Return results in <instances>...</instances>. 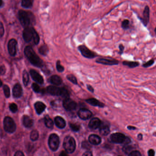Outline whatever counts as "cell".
<instances>
[{"label": "cell", "instance_id": "4fadbf2b", "mask_svg": "<svg viewBox=\"0 0 156 156\" xmlns=\"http://www.w3.org/2000/svg\"><path fill=\"white\" fill-rule=\"evenodd\" d=\"M17 42L16 39H13L9 40L8 43V50L11 56H15L17 52Z\"/></svg>", "mask_w": 156, "mask_h": 156}, {"label": "cell", "instance_id": "bcb514c9", "mask_svg": "<svg viewBox=\"0 0 156 156\" xmlns=\"http://www.w3.org/2000/svg\"><path fill=\"white\" fill-rule=\"evenodd\" d=\"M148 155L149 156H154L155 155V151L153 149L149 150L148 152Z\"/></svg>", "mask_w": 156, "mask_h": 156}, {"label": "cell", "instance_id": "52a82bcc", "mask_svg": "<svg viewBox=\"0 0 156 156\" xmlns=\"http://www.w3.org/2000/svg\"><path fill=\"white\" fill-rule=\"evenodd\" d=\"M48 143L50 149L52 151H56L60 145V139L58 136L55 134H52L50 135Z\"/></svg>", "mask_w": 156, "mask_h": 156}, {"label": "cell", "instance_id": "9a60e30c", "mask_svg": "<svg viewBox=\"0 0 156 156\" xmlns=\"http://www.w3.org/2000/svg\"><path fill=\"white\" fill-rule=\"evenodd\" d=\"M30 73L33 79L36 82L39 84H43L44 83V79L42 76L36 71L34 70H31Z\"/></svg>", "mask_w": 156, "mask_h": 156}, {"label": "cell", "instance_id": "ab89813d", "mask_svg": "<svg viewBox=\"0 0 156 156\" xmlns=\"http://www.w3.org/2000/svg\"><path fill=\"white\" fill-rule=\"evenodd\" d=\"M155 60L154 59H152L151 60L148 61L147 62H146L143 65V66L144 67L147 68L148 67H150L151 66H152L154 63Z\"/></svg>", "mask_w": 156, "mask_h": 156}, {"label": "cell", "instance_id": "8d00e7d4", "mask_svg": "<svg viewBox=\"0 0 156 156\" xmlns=\"http://www.w3.org/2000/svg\"><path fill=\"white\" fill-rule=\"evenodd\" d=\"M56 69L57 71L60 72H62L64 71V67L60 64V60H58L56 62Z\"/></svg>", "mask_w": 156, "mask_h": 156}, {"label": "cell", "instance_id": "836d02e7", "mask_svg": "<svg viewBox=\"0 0 156 156\" xmlns=\"http://www.w3.org/2000/svg\"><path fill=\"white\" fill-rule=\"evenodd\" d=\"M68 80L74 84H77V81L76 77L73 75L70 74L67 76Z\"/></svg>", "mask_w": 156, "mask_h": 156}, {"label": "cell", "instance_id": "3957f363", "mask_svg": "<svg viewBox=\"0 0 156 156\" xmlns=\"http://www.w3.org/2000/svg\"><path fill=\"white\" fill-rule=\"evenodd\" d=\"M77 49L84 57L87 59H93L98 56V55L90 50L85 44H81L77 47Z\"/></svg>", "mask_w": 156, "mask_h": 156}, {"label": "cell", "instance_id": "5bb4252c", "mask_svg": "<svg viewBox=\"0 0 156 156\" xmlns=\"http://www.w3.org/2000/svg\"><path fill=\"white\" fill-rule=\"evenodd\" d=\"M62 88L55 87L54 86H50L47 87V92L52 95L54 96H60L62 92Z\"/></svg>", "mask_w": 156, "mask_h": 156}, {"label": "cell", "instance_id": "603a6c76", "mask_svg": "<svg viewBox=\"0 0 156 156\" xmlns=\"http://www.w3.org/2000/svg\"><path fill=\"white\" fill-rule=\"evenodd\" d=\"M23 125L27 128L31 127L34 124L33 120L27 115H24L23 116Z\"/></svg>", "mask_w": 156, "mask_h": 156}, {"label": "cell", "instance_id": "f1b7e54d", "mask_svg": "<svg viewBox=\"0 0 156 156\" xmlns=\"http://www.w3.org/2000/svg\"><path fill=\"white\" fill-rule=\"evenodd\" d=\"M33 4V0H23L22 2V7L25 8H30Z\"/></svg>", "mask_w": 156, "mask_h": 156}, {"label": "cell", "instance_id": "7bdbcfd3", "mask_svg": "<svg viewBox=\"0 0 156 156\" xmlns=\"http://www.w3.org/2000/svg\"><path fill=\"white\" fill-rule=\"evenodd\" d=\"M119 54L120 55H122L124 51V46L123 44H119Z\"/></svg>", "mask_w": 156, "mask_h": 156}, {"label": "cell", "instance_id": "f6af8a7d", "mask_svg": "<svg viewBox=\"0 0 156 156\" xmlns=\"http://www.w3.org/2000/svg\"><path fill=\"white\" fill-rule=\"evenodd\" d=\"M6 71L5 66H0V74L3 75L5 74Z\"/></svg>", "mask_w": 156, "mask_h": 156}, {"label": "cell", "instance_id": "ee69618b", "mask_svg": "<svg viewBox=\"0 0 156 156\" xmlns=\"http://www.w3.org/2000/svg\"><path fill=\"white\" fill-rule=\"evenodd\" d=\"M4 34V29L3 25L2 22H0V38L2 37Z\"/></svg>", "mask_w": 156, "mask_h": 156}, {"label": "cell", "instance_id": "b9f144b4", "mask_svg": "<svg viewBox=\"0 0 156 156\" xmlns=\"http://www.w3.org/2000/svg\"><path fill=\"white\" fill-rule=\"evenodd\" d=\"M128 155L129 156H141L142 154L139 151H132Z\"/></svg>", "mask_w": 156, "mask_h": 156}, {"label": "cell", "instance_id": "db71d44e", "mask_svg": "<svg viewBox=\"0 0 156 156\" xmlns=\"http://www.w3.org/2000/svg\"><path fill=\"white\" fill-rule=\"evenodd\" d=\"M2 5H3V2H2V0H0V7H2Z\"/></svg>", "mask_w": 156, "mask_h": 156}, {"label": "cell", "instance_id": "277c9868", "mask_svg": "<svg viewBox=\"0 0 156 156\" xmlns=\"http://www.w3.org/2000/svg\"><path fill=\"white\" fill-rule=\"evenodd\" d=\"M18 18L20 23L23 27H29L31 20L29 13L23 10H20L18 12Z\"/></svg>", "mask_w": 156, "mask_h": 156}, {"label": "cell", "instance_id": "f5cc1de1", "mask_svg": "<svg viewBox=\"0 0 156 156\" xmlns=\"http://www.w3.org/2000/svg\"><path fill=\"white\" fill-rule=\"evenodd\" d=\"M137 139H138L139 140H142V134H139L138 136H137Z\"/></svg>", "mask_w": 156, "mask_h": 156}, {"label": "cell", "instance_id": "9f6ffc18", "mask_svg": "<svg viewBox=\"0 0 156 156\" xmlns=\"http://www.w3.org/2000/svg\"><path fill=\"white\" fill-rule=\"evenodd\" d=\"M156 27H155V28H154V33H155V34H156Z\"/></svg>", "mask_w": 156, "mask_h": 156}, {"label": "cell", "instance_id": "83f0119b", "mask_svg": "<svg viewBox=\"0 0 156 156\" xmlns=\"http://www.w3.org/2000/svg\"><path fill=\"white\" fill-rule=\"evenodd\" d=\"M39 52L41 55H46L49 52V48L46 44H43L39 48Z\"/></svg>", "mask_w": 156, "mask_h": 156}, {"label": "cell", "instance_id": "816d5d0a", "mask_svg": "<svg viewBox=\"0 0 156 156\" xmlns=\"http://www.w3.org/2000/svg\"><path fill=\"white\" fill-rule=\"evenodd\" d=\"M128 129L129 130H134L136 129V128L134 126H128L127 127Z\"/></svg>", "mask_w": 156, "mask_h": 156}, {"label": "cell", "instance_id": "ba28073f", "mask_svg": "<svg viewBox=\"0 0 156 156\" xmlns=\"http://www.w3.org/2000/svg\"><path fill=\"white\" fill-rule=\"evenodd\" d=\"M63 106L66 110L71 111L76 110L77 104L72 99L70 98H67L64 99L63 102Z\"/></svg>", "mask_w": 156, "mask_h": 156}, {"label": "cell", "instance_id": "7c38bea8", "mask_svg": "<svg viewBox=\"0 0 156 156\" xmlns=\"http://www.w3.org/2000/svg\"><path fill=\"white\" fill-rule=\"evenodd\" d=\"M92 115V113L91 111L87 108H81L78 111V116L82 120H87L90 119Z\"/></svg>", "mask_w": 156, "mask_h": 156}, {"label": "cell", "instance_id": "74e56055", "mask_svg": "<svg viewBox=\"0 0 156 156\" xmlns=\"http://www.w3.org/2000/svg\"><path fill=\"white\" fill-rule=\"evenodd\" d=\"M82 147L84 149H89V150L92 147V146L87 141H84V142H82Z\"/></svg>", "mask_w": 156, "mask_h": 156}, {"label": "cell", "instance_id": "ffe728a7", "mask_svg": "<svg viewBox=\"0 0 156 156\" xmlns=\"http://www.w3.org/2000/svg\"><path fill=\"white\" fill-rule=\"evenodd\" d=\"M55 122L57 127L60 129H63L66 126V121L61 117L56 116L55 119Z\"/></svg>", "mask_w": 156, "mask_h": 156}, {"label": "cell", "instance_id": "2e32d148", "mask_svg": "<svg viewBox=\"0 0 156 156\" xmlns=\"http://www.w3.org/2000/svg\"><path fill=\"white\" fill-rule=\"evenodd\" d=\"M99 132L103 136H107L110 133V129L108 123L105 122H101L99 126Z\"/></svg>", "mask_w": 156, "mask_h": 156}, {"label": "cell", "instance_id": "f546056e", "mask_svg": "<svg viewBox=\"0 0 156 156\" xmlns=\"http://www.w3.org/2000/svg\"><path fill=\"white\" fill-rule=\"evenodd\" d=\"M133 149V147L132 146L128 145V144H127V145H124V146L123 147L122 151L126 154L128 155L131 151H132Z\"/></svg>", "mask_w": 156, "mask_h": 156}, {"label": "cell", "instance_id": "7a4b0ae2", "mask_svg": "<svg viewBox=\"0 0 156 156\" xmlns=\"http://www.w3.org/2000/svg\"><path fill=\"white\" fill-rule=\"evenodd\" d=\"M63 147L67 153H73L76 147V143L74 138L70 136H66L64 139Z\"/></svg>", "mask_w": 156, "mask_h": 156}, {"label": "cell", "instance_id": "d4e9b609", "mask_svg": "<svg viewBox=\"0 0 156 156\" xmlns=\"http://www.w3.org/2000/svg\"><path fill=\"white\" fill-rule=\"evenodd\" d=\"M123 65L124 66H127L131 68L136 67L139 65V63L137 61H124L123 62Z\"/></svg>", "mask_w": 156, "mask_h": 156}, {"label": "cell", "instance_id": "f907efd6", "mask_svg": "<svg viewBox=\"0 0 156 156\" xmlns=\"http://www.w3.org/2000/svg\"><path fill=\"white\" fill-rule=\"evenodd\" d=\"M67 153H66V152L65 151H62L61 153H60V156H67Z\"/></svg>", "mask_w": 156, "mask_h": 156}, {"label": "cell", "instance_id": "c3c4849f", "mask_svg": "<svg viewBox=\"0 0 156 156\" xmlns=\"http://www.w3.org/2000/svg\"><path fill=\"white\" fill-rule=\"evenodd\" d=\"M87 88L88 89L89 91H90L91 92H94V89L92 87L91 85H87Z\"/></svg>", "mask_w": 156, "mask_h": 156}, {"label": "cell", "instance_id": "e0dca14e", "mask_svg": "<svg viewBox=\"0 0 156 156\" xmlns=\"http://www.w3.org/2000/svg\"><path fill=\"white\" fill-rule=\"evenodd\" d=\"M13 96L14 98H20L23 94V89L19 84H16L14 86L13 90Z\"/></svg>", "mask_w": 156, "mask_h": 156}, {"label": "cell", "instance_id": "11a10c76", "mask_svg": "<svg viewBox=\"0 0 156 156\" xmlns=\"http://www.w3.org/2000/svg\"><path fill=\"white\" fill-rule=\"evenodd\" d=\"M2 81L0 79V87H2Z\"/></svg>", "mask_w": 156, "mask_h": 156}, {"label": "cell", "instance_id": "d6a6232c", "mask_svg": "<svg viewBox=\"0 0 156 156\" xmlns=\"http://www.w3.org/2000/svg\"><path fill=\"white\" fill-rule=\"evenodd\" d=\"M70 127L71 128V129L75 132H77L80 129V124H78L77 123H70Z\"/></svg>", "mask_w": 156, "mask_h": 156}, {"label": "cell", "instance_id": "6da1fadb", "mask_svg": "<svg viewBox=\"0 0 156 156\" xmlns=\"http://www.w3.org/2000/svg\"><path fill=\"white\" fill-rule=\"evenodd\" d=\"M24 53L31 63L34 66L38 67H41L44 65V63L42 60L36 55L31 46L26 47L24 50Z\"/></svg>", "mask_w": 156, "mask_h": 156}, {"label": "cell", "instance_id": "4dcf8cb0", "mask_svg": "<svg viewBox=\"0 0 156 156\" xmlns=\"http://www.w3.org/2000/svg\"><path fill=\"white\" fill-rule=\"evenodd\" d=\"M23 82L24 85L25 86L28 85L29 82V75L26 71H24L23 74Z\"/></svg>", "mask_w": 156, "mask_h": 156}, {"label": "cell", "instance_id": "9c48e42d", "mask_svg": "<svg viewBox=\"0 0 156 156\" xmlns=\"http://www.w3.org/2000/svg\"><path fill=\"white\" fill-rule=\"evenodd\" d=\"M96 62L98 64L108 66L117 65L119 63L118 60L111 58H99L96 60Z\"/></svg>", "mask_w": 156, "mask_h": 156}, {"label": "cell", "instance_id": "cb8c5ba5", "mask_svg": "<svg viewBox=\"0 0 156 156\" xmlns=\"http://www.w3.org/2000/svg\"><path fill=\"white\" fill-rule=\"evenodd\" d=\"M50 82L55 85H60L62 84V80L60 76L57 75H53L50 77Z\"/></svg>", "mask_w": 156, "mask_h": 156}, {"label": "cell", "instance_id": "1f68e13d", "mask_svg": "<svg viewBox=\"0 0 156 156\" xmlns=\"http://www.w3.org/2000/svg\"><path fill=\"white\" fill-rule=\"evenodd\" d=\"M30 139L33 141L37 140L39 138V133L36 130H34L31 132L30 134Z\"/></svg>", "mask_w": 156, "mask_h": 156}, {"label": "cell", "instance_id": "ac0fdd59", "mask_svg": "<svg viewBox=\"0 0 156 156\" xmlns=\"http://www.w3.org/2000/svg\"><path fill=\"white\" fill-rule=\"evenodd\" d=\"M101 121L100 119L95 117L91 119L89 123V126L92 129H98L101 124Z\"/></svg>", "mask_w": 156, "mask_h": 156}, {"label": "cell", "instance_id": "30bf717a", "mask_svg": "<svg viewBox=\"0 0 156 156\" xmlns=\"http://www.w3.org/2000/svg\"><path fill=\"white\" fill-rule=\"evenodd\" d=\"M126 137L122 133H115L111 135L110 140L112 142L116 144H124Z\"/></svg>", "mask_w": 156, "mask_h": 156}, {"label": "cell", "instance_id": "7dc6e473", "mask_svg": "<svg viewBox=\"0 0 156 156\" xmlns=\"http://www.w3.org/2000/svg\"><path fill=\"white\" fill-rule=\"evenodd\" d=\"M14 155L15 156H24V155L22 152L19 151L17 152Z\"/></svg>", "mask_w": 156, "mask_h": 156}, {"label": "cell", "instance_id": "e575fe53", "mask_svg": "<svg viewBox=\"0 0 156 156\" xmlns=\"http://www.w3.org/2000/svg\"><path fill=\"white\" fill-rule=\"evenodd\" d=\"M3 90L6 97L7 98H9L10 96V89L9 87L7 85H4Z\"/></svg>", "mask_w": 156, "mask_h": 156}, {"label": "cell", "instance_id": "60d3db41", "mask_svg": "<svg viewBox=\"0 0 156 156\" xmlns=\"http://www.w3.org/2000/svg\"><path fill=\"white\" fill-rule=\"evenodd\" d=\"M32 89H33V90L36 92H40L41 91V89L39 87V86L37 84H32Z\"/></svg>", "mask_w": 156, "mask_h": 156}, {"label": "cell", "instance_id": "d6986e66", "mask_svg": "<svg viewBox=\"0 0 156 156\" xmlns=\"http://www.w3.org/2000/svg\"><path fill=\"white\" fill-rule=\"evenodd\" d=\"M89 140L90 143L94 145H98L101 143V142L100 137L95 134L91 135L89 137Z\"/></svg>", "mask_w": 156, "mask_h": 156}, {"label": "cell", "instance_id": "5b68a950", "mask_svg": "<svg viewBox=\"0 0 156 156\" xmlns=\"http://www.w3.org/2000/svg\"><path fill=\"white\" fill-rule=\"evenodd\" d=\"M4 128L6 131L12 133L16 131V126L15 123L11 117H6L4 119Z\"/></svg>", "mask_w": 156, "mask_h": 156}, {"label": "cell", "instance_id": "f35d334b", "mask_svg": "<svg viewBox=\"0 0 156 156\" xmlns=\"http://www.w3.org/2000/svg\"><path fill=\"white\" fill-rule=\"evenodd\" d=\"M9 108L11 111L13 113H15L18 110V106L17 105L14 103H12L10 104L9 106Z\"/></svg>", "mask_w": 156, "mask_h": 156}, {"label": "cell", "instance_id": "4316f807", "mask_svg": "<svg viewBox=\"0 0 156 156\" xmlns=\"http://www.w3.org/2000/svg\"><path fill=\"white\" fill-rule=\"evenodd\" d=\"M44 122H45V126H46L47 127H48V128H50V129H51V128L53 127V121L52 120V119L50 118V117H49L48 116H47L45 118Z\"/></svg>", "mask_w": 156, "mask_h": 156}, {"label": "cell", "instance_id": "7402d4cb", "mask_svg": "<svg viewBox=\"0 0 156 156\" xmlns=\"http://www.w3.org/2000/svg\"><path fill=\"white\" fill-rule=\"evenodd\" d=\"M86 101L89 105H91L93 106L99 107L100 108H103L105 106V105L103 103H101L97 99L93 98H89L86 100Z\"/></svg>", "mask_w": 156, "mask_h": 156}, {"label": "cell", "instance_id": "8992f818", "mask_svg": "<svg viewBox=\"0 0 156 156\" xmlns=\"http://www.w3.org/2000/svg\"><path fill=\"white\" fill-rule=\"evenodd\" d=\"M139 19L140 20L142 24L144 26L147 27L150 22V9L148 6H145L144 9L142 17L137 16Z\"/></svg>", "mask_w": 156, "mask_h": 156}, {"label": "cell", "instance_id": "484cf974", "mask_svg": "<svg viewBox=\"0 0 156 156\" xmlns=\"http://www.w3.org/2000/svg\"><path fill=\"white\" fill-rule=\"evenodd\" d=\"M121 27L123 30H129L131 27L130 21L128 19L124 20L121 23Z\"/></svg>", "mask_w": 156, "mask_h": 156}, {"label": "cell", "instance_id": "681fc988", "mask_svg": "<svg viewBox=\"0 0 156 156\" xmlns=\"http://www.w3.org/2000/svg\"><path fill=\"white\" fill-rule=\"evenodd\" d=\"M82 155L84 156H92V153H91V152L87 151V152H86L84 153Z\"/></svg>", "mask_w": 156, "mask_h": 156}, {"label": "cell", "instance_id": "d590c367", "mask_svg": "<svg viewBox=\"0 0 156 156\" xmlns=\"http://www.w3.org/2000/svg\"><path fill=\"white\" fill-rule=\"evenodd\" d=\"M33 39L34 40V42L35 44H38L39 42V36L35 30H34V36Z\"/></svg>", "mask_w": 156, "mask_h": 156}, {"label": "cell", "instance_id": "44dd1931", "mask_svg": "<svg viewBox=\"0 0 156 156\" xmlns=\"http://www.w3.org/2000/svg\"><path fill=\"white\" fill-rule=\"evenodd\" d=\"M34 108L38 115H40L46 108V105L41 102H37L34 104Z\"/></svg>", "mask_w": 156, "mask_h": 156}, {"label": "cell", "instance_id": "8fae6325", "mask_svg": "<svg viewBox=\"0 0 156 156\" xmlns=\"http://www.w3.org/2000/svg\"><path fill=\"white\" fill-rule=\"evenodd\" d=\"M34 29L32 27H27L25 28L23 30V36L25 42H30L33 38Z\"/></svg>", "mask_w": 156, "mask_h": 156}]
</instances>
